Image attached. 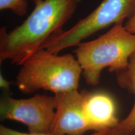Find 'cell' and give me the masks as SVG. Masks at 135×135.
I'll use <instances>...</instances> for the list:
<instances>
[{
    "mask_svg": "<svg viewBox=\"0 0 135 135\" xmlns=\"http://www.w3.org/2000/svg\"><path fill=\"white\" fill-rule=\"evenodd\" d=\"M35 8L20 26L8 32L0 29V63H22L41 50L49 38L63 31L75 14L79 0H32Z\"/></svg>",
    "mask_w": 135,
    "mask_h": 135,
    "instance_id": "6da1fadb",
    "label": "cell"
},
{
    "mask_svg": "<svg viewBox=\"0 0 135 135\" xmlns=\"http://www.w3.org/2000/svg\"><path fill=\"white\" fill-rule=\"evenodd\" d=\"M82 69L71 54L59 55L42 49L22 63L16 85L22 93L40 90L54 94L78 89Z\"/></svg>",
    "mask_w": 135,
    "mask_h": 135,
    "instance_id": "7a4b0ae2",
    "label": "cell"
},
{
    "mask_svg": "<svg viewBox=\"0 0 135 135\" xmlns=\"http://www.w3.org/2000/svg\"><path fill=\"white\" fill-rule=\"evenodd\" d=\"M74 52L86 83L97 86L104 69L117 73L127 67L135 52V34L117 23L95 40L80 43Z\"/></svg>",
    "mask_w": 135,
    "mask_h": 135,
    "instance_id": "3957f363",
    "label": "cell"
},
{
    "mask_svg": "<svg viewBox=\"0 0 135 135\" xmlns=\"http://www.w3.org/2000/svg\"><path fill=\"white\" fill-rule=\"evenodd\" d=\"M135 12V0H103L89 15L68 30L51 37L41 50L58 54L70 47L77 46L83 40L112 25L123 23Z\"/></svg>",
    "mask_w": 135,
    "mask_h": 135,
    "instance_id": "277c9868",
    "label": "cell"
},
{
    "mask_svg": "<svg viewBox=\"0 0 135 135\" xmlns=\"http://www.w3.org/2000/svg\"><path fill=\"white\" fill-rule=\"evenodd\" d=\"M55 95L36 94L26 99L6 95L0 101L1 120H12L26 126L28 133H50L55 115Z\"/></svg>",
    "mask_w": 135,
    "mask_h": 135,
    "instance_id": "5b68a950",
    "label": "cell"
},
{
    "mask_svg": "<svg viewBox=\"0 0 135 135\" xmlns=\"http://www.w3.org/2000/svg\"><path fill=\"white\" fill-rule=\"evenodd\" d=\"M55 115L50 133L55 135H84L89 127L84 113L85 90L78 89L55 94Z\"/></svg>",
    "mask_w": 135,
    "mask_h": 135,
    "instance_id": "8992f818",
    "label": "cell"
},
{
    "mask_svg": "<svg viewBox=\"0 0 135 135\" xmlns=\"http://www.w3.org/2000/svg\"><path fill=\"white\" fill-rule=\"evenodd\" d=\"M83 107L90 131L100 132L111 130L120 122L116 115L114 99L107 93L85 90Z\"/></svg>",
    "mask_w": 135,
    "mask_h": 135,
    "instance_id": "52a82bcc",
    "label": "cell"
},
{
    "mask_svg": "<svg viewBox=\"0 0 135 135\" xmlns=\"http://www.w3.org/2000/svg\"><path fill=\"white\" fill-rule=\"evenodd\" d=\"M116 75L119 85L135 95V52L129 58L127 67ZM114 129L124 135L135 131V102L129 114Z\"/></svg>",
    "mask_w": 135,
    "mask_h": 135,
    "instance_id": "ba28073f",
    "label": "cell"
},
{
    "mask_svg": "<svg viewBox=\"0 0 135 135\" xmlns=\"http://www.w3.org/2000/svg\"><path fill=\"white\" fill-rule=\"evenodd\" d=\"M28 8L27 0H0V10H11L18 16L26 14Z\"/></svg>",
    "mask_w": 135,
    "mask_h": 135,
    "instance_id": "9c48e42d",
    "label": "cell"
},
{
    "mask_svg": "<svg viewBox=\"0 0 135 135\" xmlns=\"http://www.w3.org/2000/svg\"><path fill=\"white\" fill-rule=\"evenodd\" d=\"M111 130L100 131V132H94L89 135H106L109 133ZM0 135H55L51 133H23L20 131L15 130L6 126H0Z\"/></svg>",
    "mask_w": 135,
    "mask_h": 135,
    "instance_id": "30bf717a",
    "label": "cell"
},
{
    "mask_svg": "<svg viewBox=\"0 0 135 135\" xmlns=\"http://www.w3.org/2000/svg\"><path fill=\"white\" fill-rule=\"evenodd\" d=\"M124 26L129 32L135 34V12L129 19L127 20Z\"/></svg>",
    "mask_w": 135,
    "mask_h": 135,
    "instance_id": "8fae6325",
    "label": "cell"
},
{
    "mask_svg": "<svg viewBox=\"0 0 135 135\" xmlns=\"http://www.w3.org/2000/svg\"><path fill=\"white\" fill-rule=\"evenodd\" d=\"M0 86L3 89L9 91L10 83L6 80L2 75H0Z\"/></svg>",
    "mask_w": 135,
    "mask_h": 135,
    "instance_id": "7c38bea8",
    "label": "cell"
},
{
    "mask_svg": "<svg viewBox=\"0 0 135 135\" xmlns=\"http://www.w3.org/2000/svg\"><path fill=\"white\" fill-rule=\"evenodd\" d=\"M106 135H124V134L118 132V131H116L115 129H111V130L109 132V133H108Z\"/></svg>",
    "mask_w": 135,
    "mask_h": 135,
    "instance_id": "4fadbf2b",
    "label": "cell"
},
{
    "mask_svg": "<svg viewBox=\"0 0 135 135\" xmlns=\"http://www.w3.org/2000/svg\"><path fill=\"white\" fill-rule=\"evenodd\" d=\"M129 135H135V131H134V132H133V133H131V134H129Z\"/></svg>",
    "mask_w": 135,
    "mask_h": 135,
    "instance_id": "5bb4252c",
    "label": "cell"
}]
</instances>
